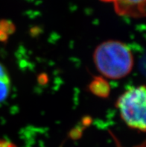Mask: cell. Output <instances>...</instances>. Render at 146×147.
<instances>
[{
	"instance_id": "cell-1",
	"label": "cell",
	"mask_w": 146,
	"mask_h": 147,
	"mask_svg": "<svg viewBox=\"0 0 146 147\" xmlns=\"http://www.w3.org/2000/svg\"><path fill=\"white\" fill-rule=\"evenodd\" d=\"M93 61L104 77L120 79L131 73L134 58L128 45L118 40L100 43L93 52Z\"/></svg>"
},
{
	"instance_id": "cell-2",
	"label": "cell",
	"mask_w": 146,
	"mask_h": 147,
	"mask_svg": "<svg viewBox=\"0 0 146 147\" xmlns=\"http://www.w3.org/2000/svg\"><path fill=\"white\" fill-rule=\"evenodd\" d=\"M116 107L121 117L131 129L146 130V88L145 85L131 87L118 97Z\"/></svg>"
},
{
	"instance_id": "cell-3",
	"label": "cell",
	"mask_w": 146,
	"mask_h": 147,
	"mask_svg": "<svg viewBox=\"0 0 146 147\" xmlns=\"http://www.w3.org/2000/svg\"><path fill=\"white\" fill-rule=\"evenodd\" d=\"M113 4L116 13L119 16L131 18L145 17V0H102Z\"/></svg>"
},
{
	"instance_id": "cell-4",
	"label": "cell",
	"mask_w": 146,
	"mask_h": 147,
	"mask_svg": "<svg viewBox=\"0 0 146 147\" xmlns=\"http://www.w3.org/2000/svg\"><path fill=\"white\" fill-rule=\"evenodd\" d=\"M89 90L98 96L105 98L110 93L109 84L102 77H96L89 86Z\"/></svg>"
},
{
	"instance_id": "cell-5",
	"label": "cell",
	"mask_w": 146,
	"mask_h": 147,
	"mask_svg": "<svg viewBox=\"0 0 146 147\" xmlns=\"http://www.w3.org/2000/svg\"><path fill=\"white\" fill-rule=\"evenodd\" d=\"M11 90V79L5 66L0 63V102L7 98Z\"/></svg>"
},
{
	"instance_id": "cell-6",
	"label": "cell",
	"mask_w": 146,
	"mask_h": 147,
	"mask_svg": "<svg viewBox=\"0 0 146 147\" xmlns=\"http://www.w3.org/2000/svg\"><path fill=\"white\" fill-rule=\"evenodd\" d=\"M0 147H17V146L5 140H0Z\"/></svg>"
}]
</instances>
